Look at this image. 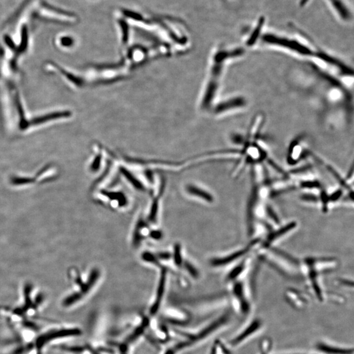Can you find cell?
<instances>
[{
  "label": "cell",
  "instance_id": "cell-1",
  "mask_svg": "<svg viewBox=\"0 0 354 354\" xmlns=\"http://www.w3.org/2000/svg\"><path fill=\"white\" fill-rule=\"evenodd\" d=\"M261 39L267 45L281 48L299 57L307 58L310 60V61L315 59L318 49L317 46L309 45L295 38L285 37L272 33L264 34Z\"/></svg>",
  "mask_w": 354,
  "mask_h": 354
},
{
  "label": "cell",
  "instance_id": "cell-2",
  "mask_svg": "<svg viewBox=\"0 0 354 354\" xmlns=\"http://www.w3.org/2000/svg\"><path fill=\"white\" fill-rule=\"evenodd\" d=\"M249 101L246 96L241 94H235L222 100L215 108L217 115H227L242 111L248 106Z\"/></svg>",
  "mask_w": 354,
  "mask_h": 354
},
{
  "label": "cell",
  "instance_id": "cell-3",
  "mask_svg": "<svg viewBox=\"0 0 354 354\" xmlns=\"http://www.w3.org/2000/svg\"><path fill=\"white\" fill-rule=\"evenodd\" d=\"M228 320L229 316L228 315H222V316L220 318L217 319V320L215 321L214 322L211 323V325H209L208 327L206 328V329H203L200 333L198 334V335L192 336V337H191L190 339H188V341L184 342V343L177 346L176 349L177 350H180L183 349V348L194 345V344L197 343V342L202 341V340L204 339L205 338H206L207 337H208V336L210 335L211 334H212L213 332H215L216 330L218 329L219 327H221V326L226 324V323L228 322Z\"/></svg>",
  "mask_w": 354,
  "mask_h": 354
},
{
  "label": "cell",
  "instance_id": "cell-4",
  "mask_svg": "<svg viewBox=\"0 0 354 354\" xmlns=\"http://www.w3.org/2000/svg\"><path fill=\"white\" fill-rule=\"evenodd\" d=\"M310 152L306 146L304 138L298 136L291 142L289 148L288 161L291 164H297L306 156H310Z\"/></svg>",
  "mask_w": 354,
  "mask_h": 354
},
{
  "label": "cell",
  "instance_id": "cell-5",
  "mask_svg": "<svg viewBox=\"0 0 354 354\" xmlns=\"http://www.w3.org/2000/svg\"><path fill=\"white\" fill-rule=\"evenodd\" d=\"M261 325H262V322L259 319H255L251 322V324L248 326L244 330L241 332L239 335H237V337H235L234 339L231 341V345L236 347L239 345V344L242 343L245 340H246L247 338L250 337L253 334H254L255 332L258 331L260 329Z\"/></svg>",
  "mask_w": 354,
  "mask_h": 354
},
{
  "label": "cell",
  "instance_id": "cell-6",
  "mask_svg": "<svg viewBox=\"0 0 354 354\" xmlns=\"http://www.w3.org/2000/svg\"><path fill=\"white\" fill-rule=\"evenodd\" d=\"M167 271L165 269H163L162 273H161V277L160 282H159L158 290H157L156 299L155 300L154 305L151 308L150 313L152 315L156 314L158 311L159 308L162 303L163 296L164 294L165 287H166V274Z\"/></svg>",
  "mask_w": 354,
  "mask_h": 354
},
{
  "label": "cell",
  "instance_id": "cell-7",
  "mask_svg": "<svg viewBox=\"0 0 354 354\" xmlns=\"http://www.w3.org/2000/svg\"><path fill=\"white\" fill-rule=\"evenodd\" d=\"M79 334H80V331H78V329L63 330V331L55 332V333L48 334V335H44V337L40 338V339L38 340V345L39 346L43 345L44 344L51 341V340L55 339V338L78 335Z\"/></svg>",
  "mask_w": 354,
  "mask_h": 354
},
{
  "label": "cell",
  "instance_id": "cell-8",
  "mask_svg": "<svg viewBox=\"0 0 354 354\" xmlns=\"http://www.w3.org/2000/svg\"><path fill=\"white\" fill-rule=\"evenodd\" d=\"M265 18L261 17L259 18L258 23H257L256 27L254 30L251 32L250 36L248 38L246 42V45L248 47H252L257 44L258 40L260 39L261 33H262L263 27H264L265 23Z\"/></svg>",
  "mask_w": 354,
  "mask_h": 354
},
{
  "label": "cell",
  "instance_id": "cell-9",
  "mask_svg": "<svg viewBox=\"0 0 354 354\" xmlns=\"http://www.w3.org/2000/svg\"><path fill=\"white\" fill-rule=\"evenodd\" d=\"M316 349L317 351L326 354H353V349L333 347L325 343L317 344Z\"/></svg>",
  "mask_w": 354,
  "mask_h": 354
},
{
  "label": "cell",
  "instance_id": "cell-10",
  "mask_svg": "<svg viewBox=\"0 0 354 354\" xmlns=\"http://www.w3.org/2000/svg\"><path fill=\"white\" fill-rule=\"evenodd\" d=\"M249 248L245 249L244 250L237 251V252L234 253L231 255H229L228 257H223V258L216 259L212 261V264L213 266H223L228 263H230L236 260L237 258H240L242 257L245 253H247L249 251Z\"/></svg>",
  "mask_w": 354,
  "mask_h": 354
},
{
  "label": "cell",
  "instance_id": "cell-11",
  "mask_svg": "<svg viewBox=\"0 0 354 354\" xmlns=\"http://www.w3.org/2000/svg\"><path fill=\"white\" fill-rule=\"evenodd\" d=\"M335 8L336 11L339 13L342 19L345 21H349L351 18V12L348 9L347 6L342 0H329Z\"/></svg>",
  "mask_w": 354,
  "mask_h": 354
},
{
  "label": "cell",
  "instance_id": "cell-12",
  "mask_svg": "<svg viewBox=\"0 0 354 354\" xmlns=\"http://www.w3.org/2000/svg\"><path fill=\"white\" fill-rule=\"evenodd\" d=\"M186 190L189 194L202 198L203 200L207 201V202H211L213 201V196L210 194L202 190V189L193 186V185H188L186 187Z\"/></svg>",
  "mask_w": 354,
  "mask_h": 354
},
{
  "label": "cell",
  "instance_id": "cell-13",
  "mask_svg": "<svg viewBox=\"0 0 354 354\" xmlns=\"http://www.w3.org/2000/svg\"><path fill=\"white\" fill-rule=\"evenodd\" d=\"M234 293L237 300L240 302L241 309L243 311H244L243 313L247 312L249 307L248 303H247L246 299H245V295L243 294V285L240 283H237V285H235Z\"/></svg>",
  "mask_w": 354,
  "mask_h": 354
},
{
  "label": "cell",
  "instance_id": "cell-14",
  "mask_svg": "<svg viewBox=\"0 0 354 354\" xmlns=\"http://www.w3.org/2000/svg\"><path fill=\"white\" fill-rule=\"evenodd\" d=\"M104 194L111 200L118 201L120 206H126L128 201L125 195L122 192H104Z\"/></svg>",
  "mask_w": 354,
  "mask_h": 354
},
{
  "label": "cell",
  "instance_id": "cell-15",
  "mask_svg": "<svg viewBox=\"0 0 354 354\" xmlns=\"http://www.w3.org/2000/svg\"><path fill=\"white\" fill-rule=\"evenodd\" d=\"M122 174L124 175V176L126 177V178L130 181L131 184H132L134 188L138 189V190H144L143 185H142V183L140 182V181H138L135 177L133 176L130 172H128V171L125 170V169H122Z\"/></svg>",
  "mask_w": 354,
  "mask_h": 354
},
{
  "label": "cell",
  "instance_id": "cell-16",
  "mask_svg": "<svg viewBox=\"0 0 354 354\" xmlns=\"http://www.w3.org/2000/svg\"><path fill=\"white\" fill-rule=\"evenodd\" d=\"M158 202H154L151 209V213L150 215V219L152 221H154L156 219L157 213H158Z\"/></svg>",
  "mask_w": 354,
  "mask_h": 354
},
{
  "label": "cell",
  "instance_id": "cell-17",
  "mask_svg": "<svg viewBox=\"0 0 354 354\" xmlns=\"http://www.w3.org/2000/svg\"><path fill=\"white\" fill-rule=\"evenodd\" d=\"M175 261H176V263L178 265L180 264L181 261H182L180 246L178 245H176V249H175Z\"/></svg>",
  "mask_w": 354,
  "mask_h": 354
},
{
  "label": "cell",
  "instance_id": "cell-18",
  "mask_svg": "<svg viewBox=\"0 0 354 354\" xmlns=\"http://www.w3.org/2000/svg\"><path fill=\"white\" fill-rule=\"evenodd\" d=\"M271 343L269 341H265L263 344V351L261 354H267L271 351Z\"/></svg>",
  "mask_w": 354,
  "mask_h": 354
},
{
  "label": "cell",
  "instance_id": "cell-19",
  "mask_svg": "<svg viewBox=\"0 0 354 354\" xmlns=\"http://www.w3.org/2000/svg\"><path fill=\"white\" fill-rule=\"evenodd\" d=\"M142 258H143L144 261H148V262L150 263H154L156 261V258H155L154 255L149 253H144L142 255Z\"/></svg>",
  "mask_w": 354,
  "mask_h": 354
},
{
  "label": "cell",
  "instance_id": "cell-20",
  "mask_svg": "<svg viewBox=\"0 0 354 354\" xmlns=\"http://www.w3.org/2000/svg\"><path fill=\"white\" fill-rule=\"evenodd\" d=\"M186 267H187V269H188V270L189 271V272L191 273L193 275V276L197 277L198 275V271H197L196 269L194 268V267L192 266V265L190 264H186Z\"/></svg>",
  "mask_w": 354,
  "mask_h": 354
},
{
  "label": "cell",
  "instance_id": "cell-21",
  "mask_svg": "<svg viewBox=\"0 0 354 354\" xmlns=\"http://www.w3.org/2000/svg\"><path fill=\"white\" fill-rule=\"evenodd\" d=\"M162 236V232H160V231H153L150 233V236L154 239H160Z\"/></svg>",
  "mask_w": 354,
  "mask_h": 354
},
{
  "label": "cell",
  "instance_id": "cell-22",
  "mask_svg": "<svg viewBox=\"0 0 354 354\" xmlns=\"http://www.w3.org/2000/svg\"><path fill=\"white\" fill-rule=\"evenodd\" d=\"M309 1V0H301V2H300V5H301V7H303V6H305Z\"/></svg>",
  "mask_w": 354,
  "mask_h": 354
},
{
  "label": "cell",
  "instance_id": "cell-23",
  "mask_svg": "<svg viewBox=\"0 0 354 354\" xmlns=\"http://www.w3.org/2000/svg\"><path fill=\"white\" fill-rule=\"evenodd\" d=\"M91 353H92V354H98V353H96V352L92 351V350H91Z\"/></svg>",
  "mask_w": 354,
  "mask_h": 354
}]
</instances>
